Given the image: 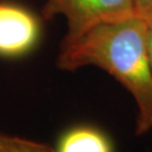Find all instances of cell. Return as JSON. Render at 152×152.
I'll list each match as a JSON object with an SVG mask.
<instances>
[{"mask_svg": "<svg viewBox=\"0 0 152 152\" xmlns=\"http://www.w3.org/2000/svg\"><path fill=\"white\" fill-rule=\"evenodd\" d=\"M0 152H56L50 145L31 140L0 135Z\"/></svg>", "mask_w": 152, "mask_h": 152, "instance_id": "5b68a950", "label": "cell"}, {"mask_svg": "<svg viewBox=\"0 0 152 152\" xmlns=\"http://www.w3.org/2000/svg\"><path fill=\"white\" fill-rule=\"evenodd\" d=\"M148 25V49H149V56L152 68V23H147Z\"/></svg>", "mask_w": 152, "mask_h": 152, "instance_id": "52a82bcc", "label": "cell"}, {"mask_svg": "<svg viewBox=\"0 0 152 152\" xmlns=\"http://www.w3.org/2000/svg\"><path fill=\"white\" fill-rule=\"evenodd\" d=\"M63 15L68 23L64 42L80 37L104 23L120 22L136 16L134 0H46L42 17L46 20Z\"/></svg>", "mask_w": 152, "mask_h": 152, "instance_id": "7a4b0ae2", "label": "cell"}, {"mask_svg": "<svg viewBox=\"0 0 152 152\" xmlns=\"http://www.w3.org/2000/svg\"><path fill=\"white\" fill-rule=\"evenodd\" d=\"M136 16L145 23H152V0H134Z\"/></svg>", "mask_w": 152, "mask_h": 152, "instance_id": "8992f818", "label": "cell"}, {"mask_svg": "<svg viewBox=\"0 0 152 152\" xmlns=\"http://www.w3.org/2000/svg\"><path fill=\"white\" fill-rule=\"evenodd\" d=\"M56 63L66 71L86 65L106 71L135 100L136 135L152 130V68L148 25L140 17L104 23L73 41H62Z\"/></svg>", "mask_w": 152, "mask_h": 152, "instance_id": "6da1fadb", "label": "cell"}, {"mask_svg": "<svg viewBox=\"0 0 152 152\" xmlns=\"http://www.w3.org/2000/svg\"><path fill=\"white\" fill-rule=\"evenodd\" d=\"M41 24L36 16L22 6L0 1V56L17 58L37 44Z\"/></svg>", "mask_w": 152, "mask_h": 152, "instance_id": "3957f363", "label": "cell"}, {"mask_svg": "<svg viewBox=\"0 0 152 152\" xmlns=\"http://www.w3.org/2000/svg\"><path fill=\"white\" fill-rule=\"evenodd\" d=\"M56 152H113V144L104 132L92 126H79L61 137Z\"/></svg>", "mask_w": 152, "mask_h": 152, "instance_id": "277c9868", "label": "cell"}]
</instances>
